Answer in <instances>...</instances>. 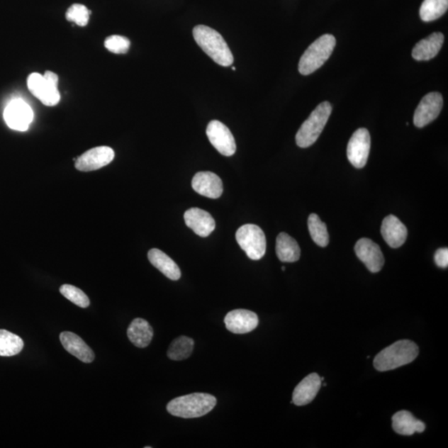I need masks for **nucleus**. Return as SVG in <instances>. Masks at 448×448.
Returning <instances> with one entry per match:
<instances>
[{
  "instance_id": "obj_1",
  "label": "nucleus",
  "mask_w": 448,
  "mask_h": 448,
  "mask_svg": "<svg viewBox=\"0 0 448 448\" xmlns=\"http://www.w3.org/2000/svg\"><path fill=\"white\" fill-rule=\"evenodd\" d=\"M193 35L197 45L218 65H232L233 53L220 33L208 26H198L194 27Z\"/></svg>"
},
{
  "instance_id": "obj_2",
  "label": "nucleus",
  "mask_w": 448,
  "mask_h": 448,
  "mask_svg": "<svg viewBox=\"0 0 448 448\" xmlns=\"http://www.w3.org/2000/svg\"><path fill=\"white\" fill-rule=\"evenodd\" d=\"M418 354L420 349L415 342L408 340H399L376 355L374 366L378 371H388L412 363Z\"/></svg>"
},
{
  "instance_id": "obj_3",
  "label": "nucleus",
  "mask_w": 448,
  "mask_h": 448,
  "mask_svg": "<svg viewBox=\"0 0 448 448\" xmlns=\"http://www.w3.org/2000/svg\"><path fill=\"white\" fill-rule=\"evenodd\" d=\"M217 403L211 394L196 393L175 398L167 405L170 415L183 418H196L206 415Z\"/></svg>"
},
{
  "instance_id": "obj_4",
  "label": "nucleus",
  "mask_w": 448,
  "mask_h": 448,
  "mask_svg": "<svg viewBox=\"0 0 448 448\" xmlns=\"http://www.w3.org/2000/svg\"><path fill=\"white\" fill-rule=\"evenodd\" d=\"M336 40L331 34H325L311 43L301 57L298 69L301 75L308 76L318 70L334 51Z\"/></svg>"
},
{
  "instance_id": "obj_5",
  "label": "nucleus",
  "mask_w": 448,
  "mask_h": 448,
  "mask_svg": "<svg viewBox=\"0 0 448 448\" xmlns=\"http://www.w3.org/2000/svg\"><path fill=\"white\" fill-rule=\"evenodd\" d=\"M331 111L332 106L329 101H324L316 107L296 134V145L299 147L308 148L318 140L327 123Z\"/></svg>"
},
{
  "instance_id": "obj_6",
  "label": "nucleus",
  "mask_w": 448,
  "mask_h": 448,
  "mask_svg": "<svg viewBox=\"0 0 448 448\" xmlns=\"http://www.w3.org/2000/svg\"><path fill=\"white\" fill-rule=\"evenodd\" d=\"M58 77L56 73L47 71L45 75L33 72L28 76V87L31 94L43 105L53 106L58 104L61 96L57 89Z\"/></svg>"
},
{
  "instance_id": "obj_7",
  "label": "nucleus",
  "mask_w": 448,
  "mask_h": 448,
  "mask_svg": "<svg viewBox=\"0 0 448 448\" xmlns=\"http://www.w3.org/2000/svg\"><path fill=\"white\" fill-rule=\"evenodd\" d=\"M236 240L243 251L252 260H260L267 250V241L264 231L255 224H245L238 228Z\"/></svg>"
},
{
  "instance_id": "obj_8",
  "label": "nucleus",
  "mask_w": 448,
  "mask_h": 448,
  "mask_svg": "<svg viewBox=\"0 0 448 448\" xmlns=\"http://www.w3.org/2000/svg\"><path fill=\"white\" fill-rule=\"evenodd\" d=\"M206 134L209 141L224 157H232L236 152V142L230 129L220 121H212L208 123Z\"/></svg>"
},
{
  "instance_id": "obj_9",
  "label": "nucleus",
  "mask_w": 448,
  "mask_h": 448,
  "mask_svg": "<svg viewBox=\"0 0 448 448\" xmlns=\"http://www.w3.org/2000/svg\"><path fill=\"white\" fill-rule=\"evenodd\" d=\"M4 118L9 128L19 131L28 129L33 119V110L22 99L13 100L4 112Z\"/></svg>"
},
{
  "instance_id": "obj_10",
  "label": "nucleus",
  "mask_w": 448,
  "mask_h": 448,
  "mask_svg": "<svg viewBox=\"0 0 448 448\" xmlns=\"http://www.w3.org/2000/svg\"><path fill=\"white\" fill-rule=\"evenodd\" d=\"M370 135L367 129H358L352 135L347 146V157L355 168L362 169L367 163L370 152Z\"/></svg>"
},
{
  "instance_id": "obj_11",
  "label": "nucleus",
  "mask_w": 448,
  "mask_h": 448,
  "mask_svg": "<svg viewBox=\"0 0 448 448\" xmlns=\"http://www.w3.org/2000/svg\"><path fill=\"white\" fill-rule=\"evenodd\" d=\"M442 106L443 99L439 92H430L423 96L413 116V123L418 128H425L439 116Z\"/></svg>"
},
{
  "instance_id": "obj_12",
  "label": "nucleus",
  "mask_w": 448,
  "mask_h": 448,
  "mask_svg": "<svg viewBox=\"0 0 448 448\" xmlns=\"http://www.w3.org/2000/svg\"><path fill=\"white\" fill-rule=\"evenodd\" d=\"M115 157L113 150L107 146H100L87 150L76 160L75 167L80 172H89L109 164Z\"/></svg>"
},
{
  "instance_id": "obj_13",
  "label": "nucleus",
  "mask_w": 448,
  "mask_h": 448,
  "mask_svg": "<svg viewBox=\"0 0 448 448\" xmlns=\"http://www.w3.org/2000/svg\"><path fill=\"white\" fill-rule=\"evenodd\" d=\"M354 251L359 259L364 262L367 269L376 274L382 269L384 257L381 247L369 238H362L354 246Z\"/></svg>"
},
{
  "instance_id": "obj_14",
  "label": "nucleus",
  "mask_w": 448,
  "mask_h": 448,
  "mask_svg": "<svg viewBox=\"0 0 448 448\" xmlns=\"http://www.w3.org/2000/svg\"><path fill=\"white\" fill-rule=\"evenodd\" d=\"M258 323L256 313L243 309L232 310L224 318L226 328L235 334L250 333L257 327Z\"/></svg>"
},
{
  "instance_id": "obj_15",
  "label": "nucleus",
  "mask_w": 448,
  "mask_h": 448,
  "mask_svg": "<svg viewBox=\"0 0 448 448\" xmlns=\"http://www.w3.org/2000/svg\"><path fill=\"white\" fill-rule=\"evenodd\" d=\"M184 221L186 225L202 237H206L211 235L215 230L216 223L211 213L203 209L192 208L185 212Z\"/></svg>"
},
{
  "instance_id": "obj_16",
  "label": "nucleus",
  "mask_w": 448,
  "mask_h": 448,
  "mask_svg": "<svg viewBox=\"0 0 448 448\" xmlns=\"http://www.w3.org/2000/svg\"><path fill=\"white\" fill-rule=\"evenodd\" d=\"M192 187L201 196L211 198L220 197L223 191L221 179L216 174L208 172H198L194 175Z\"/></svg>"
},
{
  "instance_id": "obj_17",
  "label": "nucleus",
  "mask_w": 448,
  "mask_h": 448,
  "mask_svg": "<svg viewBox=\"0 0 448 448\" xmlns=\"http://www.w3.org/2000/svg\"><path fill=\"white\" fill-rule=\"evenodd\" d=\"M321 378L318 374H309L298 383L292 394V403L296 406H304L314 401L321 386Z\"/></svg>"
},
{
  "instance_id": "obj_18",
  "label": "nucleus",
  "mask_w": 448,
  "mask_h": 448,
  "mask_svg": "<svg viewBox=\"0 0 448 448\" xmlns=\"http://www.w3.org/2000/svg\"><path fill=\"white\" fill-rule=\"evenodd\" d=\"M60 340L63 348L73 357L86 364L94 362V352L79 335L69 331H65L60 335Z\"/></svg>"
},
{
  "instance_id": "obj_19",
  "label": "nucleus",
  "mask_w": 448,
  "mask_h": 448,
  "mask_svg": "<svg viewBox=\"0 0 448 448\" xmlns=\"http://www.w3.org/2000/svg\"><path fill=\"white\" fill-rule=\"evenodd\" d=\"M381 233L384 241L393 248L401 247L408 237L407 228L394 215H388L383 219Z\"/></svg>"
},
{
  "instance_id": "obj_20",
  "label": "nucleus",
  "mask_w": 448,
  "mask_h": 448,
  "mask_svg": "<svg viewBox=\"0 0 448 448\" xmlns=\"http://www.w3.org/2000/svg\"><path fill=\"white\" fill-rule=\"evenodd\" d=\"M444 35L442 33H433L431 35L418 42L412 52V56L418 61H428L439 52Z\"/></svg>"
},
{
  "instance_id": "obj_21",
  "label": "nucleus",
  "mask_w": 448,
  "mask_h": 448,
  "mask_svg": "<svg viewBox=\"0 0 448 448\" xmlns=\"http://www.w3.org/2000/svg\"><path fill=\"white\" fill-rule=\"evenodd\" d=\"M393 428L398 435L411 436L425 430V423L413 417L408 411H399L393 416Z\"/></svg>"
},
{
  "instance_id": "obj_22",
  "label": "nucleus",
  "mask_w": 448,
  "mask_h": 448,
  "mask_svg": "<svg viewBox=\"0 0 448 448\" xmlns=\"http://www.w3.org/2000/svg\"><path fill=\"white\" fill-rule=\"evenodd\" d=\"M148 259L155 269L162 271L169 279L177 281L181 276V271L174 261L157 248L149 251Z\"/></svg>"
},
{
  "instance_id": "obj_23",
  "label": "nucleus",
  "mask_w": 448,
  "mask_h": 448,
  "mask_svg": "<svg viewBox=\"0 0 448 448\" xmlns=\"http://www.w3.org/2000/svg\"><path fill=\"white\" fill-rule=\"evenodd\" d=\"M153 334L152 325L148 321L141 318L135 319L128 330L130 342L138 348L147 347L152 342Z\"/></svg>"
},
{
  "instance_id": "obj_24",
  "label": "nucleus",
  "mask_w": 448,
  "mask_h": 448,
  "mask_svg": "<svg viewBox=\"0 0 448 448\" xmlns=\"http://www.w3.org/2000/svg\"><path fill=\"white\" fill-rule=\"evenodd\" d=\"M276 252L282 262H295L300 259L301 248L298 243L286 233L276 237Z\"/></svg>"
},
{
  "instance_id": "obj_25",
  "label": "nucleus",
  "mask_w": 448,
  "mask_h": 448,
  "mask_svg": "<svg viewBox=\"0 0 448 448\" xmlns=\"http://www.w3.org/2000/svg\"><path fill=\"white\" fill-rule=\"evenodd\" d=\"M24 343L18 335L0 330V357H11L22 352Z\"/></svg>"
},
{
  "instance_id": "obj_26",
  "label": "nucleus",
  "mask_w": 448,
  "mask_h": 448,
  "mask_svg": "<svg viewBox=\"0 0 448 448\" xmlns=\"http://www.w3.org/2000/svg\"><path fill=\"white\" fill-rule=\"evenodd\" d=\"M194 340L187 336H180L170 344L167 355L170 359L184 360L191 357L194 349Z\"/></svg>"
},
{
  "instance_id": "obj_27",
  "label": "nucleus",
  "mask_w": 448,
  "mask_h": 448,
  "mask_svg": "<svg viewBox=\"0 0 448 448\" xmlns=\"http://www.w3.org/2000/svg\"><path fill=\"white\" fill-rule=\"evenodd\" d=\"M448 0H425L420 8L422 21L431 22L441 18L447 11Z\"/></svg>"
},
{
  "instance_id": "obj_28",
  "label": "nucleus",
  "mask_w": 448,
  "mask_h": 448,
  "mask_svg": "<svg viewBox=\"0 0 448 448\" xmlns=\"http://www.w3.org/2000/svg\"><path fill=\"white\" fill-rule=\"evenodd\" d=\"M308 228L313 240L320 247L329 245V233L325 223L320 220L318 214H310L308 218Z\"/></svg>"
},
{
  "instance_id": "obj_29",
  "label": "nucleus",
  "mask_w": 448,
  "mask_h": 448,
  "mask_svg": "<svg viewBox=\"0 0 448 448\" xmlns=\"http://www.w3.org/2000/svg\"><path fill=\"white\" fill-rule=\"evenodd\" d=\"M61 294L66 297L67 300L72 301L73 304L82 308H89L90 300L84 291L72 285H62L60 287Z\"/></svg>"
},
{
  "instance_id": "obj_30",
  "label": "nucleus",
  "mask_w": 448,
  "mask_h": 448,
  "mask_svg": "<svg viewBox=\"0 0 448 448\" xmlns=\"http://www.w3.org/2000/svg\"><path fill=\"white\" fill-rule=\"evenodd\" d=\"M90 14L91 11L84 4H74L67 9L66 18L77 26L84 27L89 23Z\"/></svg>"
},
{
  "instance_id": "obj_31",
  "label": "nucleus",
  "mask_w": 448,
  "mask_h": 448,
  "mask_svg": "<svg viewBox=\"0 0 448 448\" xmlns=\"http://www.w3.org/2000/svg\"><path fill=\"white\" fill-rule=\"evenodd\" d=\"M107 50L116 55H125L130 50V42L128 38L119 35H112L105 40Z\"/></svg>"
},
{
  "instance_id": "obj_32",
  "label": "nucleus",
  "mask_w": 448,
  "mask_h": 448,
  "mask_svg": "<svg viewBox=\"0 0 448 448\" xmlns=\"http://www.w3.org/2000/svg\"><path fill=\"white\" fill-rule=\"evenodd\" d=\"M435 260L437 267L447 269L448 267V250L447 247L438 250L435 256Z\"/></svg>"
},
{
  "instance_id": "obj_33",
  "label": "nucleus",
  "mask_w": 448,
  "mask_h": 448,
  "mask_svg": "<svg viewBox=\"0 0 448 448\" xmlns=\"http://www.w3.org/2000/svg\"><path fill=\"white\" fill-rule=\"evenodd\" d=\"M281 270H282V271H285V270H286V267H281Z\"/></svg>"
},
{
  "instance_id": "obj_34",
  "label": "nucleus",
  "mask_w": 448,
  "mask_h": 448,
  "mask_svg": "<svg viewBox=\"0 0 448 448\" xmlns=\"http://www.w3.org/2000/svg\"><path fill=\"white\" fill-rule=\"evenodd\" d=\"M232 69H233V71H235V69H236L235 67H232Z\"/></svg>"
}]
</instances>
